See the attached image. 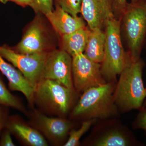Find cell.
Wrapping results in <instances>:
<instances>
[{
  "mask_svg": "<svg viewBox=\"0 0 146 146\" xmlns=\"http://www.w3.org/2000/svg\"><path fill=\"white\" fill-rule=\"evenodd\" d=\"M144 63L141 58L131 61L120 74L114 93L116 105L126 111L140 109L146 96L143 80Z\"/></svg>",
  "mask_w": 146,
  "mask_h": 146,
  "instance_id": "cell-1",
  "label": "cell"
},
{
  "mask_svg": "<svg viewBox=\"0 0 146 146\" xmlns=\"http://www.w3.org/2000/svg\"><path fill=\"white\" fill-rule=\"evenodd\" d=\"M115 82H108L84 91L72 115L91 119H107L117 113L114 98Z\"/></svg>",
  "mask_w": 146,
  "mask_h": 146,
  "instance_id": "cell-2",
  "label": "cell"
},
{
  "mask_svg": "<svg viewBox=\"0 0 146 146\" xmlns=\"http://www.w3.org/2000/svg\"><path fill=\"white\" fill-rule=\"evenodd\" d=\"M105 33L104 56L101 70L106 81L114 82L117 75L133 60L129 53L127 54L123 48L119 20L114 17L108 21Z\"/></svg>",
  "mask_w": 146,
  "mask_h": 146,
  "instance_id": "cell-3",
  "label": "cell"
},
{
  "mask_svg": "<svg viewBox=\"0 0 146 146\" xmlns=\"http://www.w3.org/2000/svg\"><path fill=\"white\" fill-rule=\"evenodd\" d=\"M123 23L129 54L133 61L141 58L146 37V2L128 4L124 12Z\"/></svg>",
  "mask_w": 146,
  "mask_h": 146,
  "instance_id": "cell-4",
  "label": "cell"
},
{
  "mask_svg": "<svg viewBox=\"0 0 146 146\" xmlns=\"http://www.w3.org/2000/svg\"><path fill=\"white\" fill-rule=\"evenodd\" d=\"M48 52L23 54L7 45L0 46V54L19 70L32 85L36 88L43 79Z\"/></svg>",
  "mask_w": 146,
  "mask_h": 146,
  "instance_id": "cell-5",
  "label": "cell"
},
{
  "mask_svg": "<svg viewBox=\"0 0 146 146\" xmlns=\"http://www.w3.org/2000/svg\"><path fill=\"white\" fill-rule=\"evenodd\" d=\"M72 72L74 84L79 92L106 83L102 74L100 63L89 59L84 53L72 57Z\"/></svg>",
  "mask_w": 146,
  "mask_h": 146,
  "instance_id": "cell-6",
  "label": "cell"
},
{
  "mask_svg": "<svg viewBox=\"0 0 146 146\" xmlns=\"http://www.w3.org/2000/svg\"><path fill=\"white\" fill-rule=\"evenodd\" d=\"M72 89L55 80L43 78L35 88L38 99L60 114H65L70 109Z\"/></svg>",
  "mask_w": 146,
  "mask_h": 146,
  "instance_id": "cell-7",
  "label": "cell"
},
{
  "mask_svg": "<svg viewBox=\"0 0 146 146\" xmlns=\"http://www.w3.org/2000/svg\"><path fill=\"white\" fill-rule=\"evenodd\" d=\"M71 56L63 49L53 50L48 52L43 78L55 80L72 89V58Z\"/></svg>",
  "mask_w": 146,
  "mask_h": 146,
  "instance_id": "cell-8",
  "label": "cell"
},
{
  "mask_svg": "<svg viewBox=\"0 0 146 146\" xmlns=\"http://www.w3.org/2000/svg\"><path fill=\"white\" fill-rule=\"evenodd\" d=\"M49 36L42 21L38 18H35L14 50L27 54L48 52L51 46Z\"/></svg>",
  "mask_w": 146,
  "mask_h": 146,
  "instance_id": "cell-9",
  "label": "cell"
},
{
  "mask_svg": "<svg viewBox=\"0 0 146 146\" xmlns=\"http://www.w3.org/2000/svg\"><path fill=\"white\" fill-rule=\"evenodd\" d=\"M81 13L90 30L105 28L115 17L112 0H82Z\"/></svg>",
  "mask_w": 146,
  "mask_h": 146,
  "instance_id": "cell-10",
  "label": "cell"
},
{
  "mask_svg": "<svg viewBox=\"0 0 146 146\" xmlns=\"http://www.w3.org/2000/svg\"><path fill=\"white\" fill-rule=\"evenodd\" d=\"M45 16L55 30L61 36L86 27L82 18L72 16L56 4L55 9Z\"/></svg>",
  "mask_w": 146,
  "mask_h": 146,
  "instance_id": "cell-11",
  "label": "cell"
},
{
  "mask_svg": "<svg viewBox=\"0 0 146 146\" xmlns=\"http://www.w3.org/2000/svg\"><path fill=\"white\" fill-rule=\"evenodd\" d=\"M0 54V72L7 78L11 90L20 91L27 99L31 101L35 93V89L19 70L7 63Z\"/></svg>",
  "mask_w": 146,
  "mask_h": 146,
  "instance_id": "cell-12",
  "label": "cell"
},
{
  "mask_svg": "<svg viewBox=\"0 0 146 146\" xmlns=\"http://www.w3.org/2000/svg\"><path fill=\"white\" fill-rule=\"evenodd\" d=\"M5 127L10 132L16 135L29 145H48L44 137L37 131L19 122L14 118H10L7 120Z\"/></svg>",
  "mask_w": 146,
  "mask_h": 146,
  "instance_id": "cell-13",
  "label": "cell"
},
{
  "mask_svg": "<svg viewBox=\"0 0 146 146\" xmlns=\"http://www.w3.org/2000/svg\"><path fill=\"white\" fill-rule=\"evenodd\" d=\"M105 42V33L102 30H90L84 53L92 61L101 64L104 58Z\"/></svg>",
  "mask_w": 146,
  "mask_h": 146,
  "instance_id": "cell-14",
  "label": "cell"
},
{
  "mask_svg": "<svg viewBox=\"0 0 146 146\" xmlns=\"http://www.w3.org/2000/svg\"><path fill=\"white\" fill-rule=\"evenodd\" d=\"M38 123L46 134L56 140H61L65 138L72 126V123L68 120L43 115L39 117Z\"/></svg>",
  "mask_w": 146,
  "mask_h": 146,
  "instance_id": "cell-15",
  "label": "cell"
},
{
  "mask_svg": "<svg viewBox=\"0 0 146 146\" xmlns=\"http://www.w3.org/2000/svg\"><path fill=\"white\" fill-rule=\"evenodd\" d=\"M89 28H83L61 36L62 49L72 57L84 53L90 33Z\"/></svg>",
  "mask_w": 146,
  "mask_h": 146,
  "instance_id": "cell-16",
  "label": "cell"
},
{
  "mask_svg": "<svg viewBox=\"0 0 146 146\" xmlns=\"http://www.w3.org/2000/svg\"><path fill=\"white\" fill-rule=\"evenodd\" d=\"M133 139L119 129L108 131L94 141V146H126L135 143Z\"/></svg>",
  "mask_w": 146,
  "mask_h": 146,
  "instance_id": "cell-17",
  "label": "cell"
},
{
  "mask_svg": "<svg viewBox=\"0 0 146 146\" xmlns=\"http://www.w3.org/2000/svg\"><path fill=\"white\" fill-rule=\"evenodd\" d=\"M0 106L10 107L18 110H23L22 104L17 98L9 92L0 77Z\"/></svg>",
  "mask_w": 146,
  "mask_h": 146,
  "instance_id": "cell-18",
  "label": "cell"
},
{
  "mask_svg": "<svg viewBox=\"0 0 146 146\" xmlns=\"http://www.w3.org/2000/svg\"><path fill=\"white\" fill-rule=\"evenodd\" d=\"M96 119H91L84 121L82 123L81 127L77 130H73L71 131L68 141L65 143V146H78L79 143L80 138L87 131L91 126L96 122Z\"/></svg>",
  "mask_w": 146,
  "mask_h": 146,
  "instance_id": "cell-19",
  "label": "cell"
},
{
  "mask_svg": "<svg viewBox=\"0 0 146 146\" xmlns=\"http://www.w3.org/2000/svg\"><path fill=\"white\" fill-rule=\"evenodd\" d=\"M67 13L74 17H78L81 13L82 0H54Z\"/></svg>",
  "mask_w": 146,
  "mask_h": 146,
  "instance_id": "cell-20",
  "label": "cell"
},
{
  "mask_svg": "<svg viewBox=\"0 0 146 146\" xmlns=\"http://www.w3.org/2000/svg\"><path fill=\"white\" fill-rule=\"evenodd\" d=\"M33 7V9L36 12L44 14L50 13L53 10L54 0H32Z\"/></svg>",
  "mask_w": 146,
  "mask_h": 146,
  "instance_id": "cell-21",
  "label": "cell"
},
{
  "mask_svg": "<svg viewBox=\"0 0 146 146\" xmlns=\"http://www.w3.org/2000/svg\"><path fill=\"white\" fill-rule=\"evenodd\" d=\"M134 123V127L146 131V108L142 107Z\"/></svg>",
  "mask_w": 146,
  "mask_h": 146,
  "instance_id": "cell-22",
  "label": "cell"
},
{
  "mask_svg": "<svg viewBox=\"0 0 146 146\" xmlns=\"http://www.w3.org/2000/svg\"><path fill=\"white\" fill-rule=\"evenodd\" d=\"M113 11L123 13L128 5L127 0H112Z\"/></svg>",
  "mask_w": 146,
  "mask_h": 146,
  "instance_id": "cell-23",
  "label": "cell"
},
{
  "mask_svg": "<svg viewBox=\"0 0 146 146\" xmlns=\"http://www.w3.org/2000/svg\"><path fill=\"white\" fill-rule=\"evenodd\" d=\"M0 146H15L11 136L10 131L7 129L2 134L0 139Z\"/></svg>",
  "mask_w": 146,
  "mask_h": 146,
  "instance_id": "cell-24",
  "label": "cell"
},
{
  "mask_svg": "<svg viewBox=\"0 0 146 146\" xmlns=\"http://www.w3.org/2000/svg\"><path fill=\"white\" fill-rule=\"evenodd\" d=\"M8 2H12L23 7L29 6L33 9V4L32 0H0V3L6 4Z\"/></svg>",
  "mask_w": 146,
  "mask_h": 146,
  "instance_id": "cell-25",
  "label": "cell"
},
{
  "mask_svg": "<svg viewBox=\"0 0 146 146\" xmlns=\"http://www.w3.org/2000/svg\"><path fill=\"white\" fill-rule=\"evenodd\" d=\"M7 110L4 107L0 106V134L3 128L5 127L7 121Z\"/></svg>",
  "mask_w": 146,
  "mask_h": 146,
  "instance_id": "cell-26",
  "label": "cell"
},
{
  "mask_svg": "<svg viewBox=\"0 0 146 146\" xmlns=\"http://www.w3.org/2000/svg\"><path fill=\"white\" fill-rule=\"evenodd\" d=\"M143 107L146 108V96L145 99V101L144 102L143 104Z\"/></svg>",
  "mask_w": 146,
  "mask_h": 146,
  "instance_id": "cell-27",
  "label": "cell"
},
{
  "mask_svg": "<svg viewBox=\"0 0 146 146\" xmlns=\"http://www.w3.org/2000/svg\"><path fill=\"white\" fill-rule=\"evenodd\" d=\"M138 0H131V3H134L136 2Z\"/></svg>",
  "mask_w": 146,
  "mask_h": 146,
  "instance_id": "cell-28",
  "label": "cell"
}]
</instances>
